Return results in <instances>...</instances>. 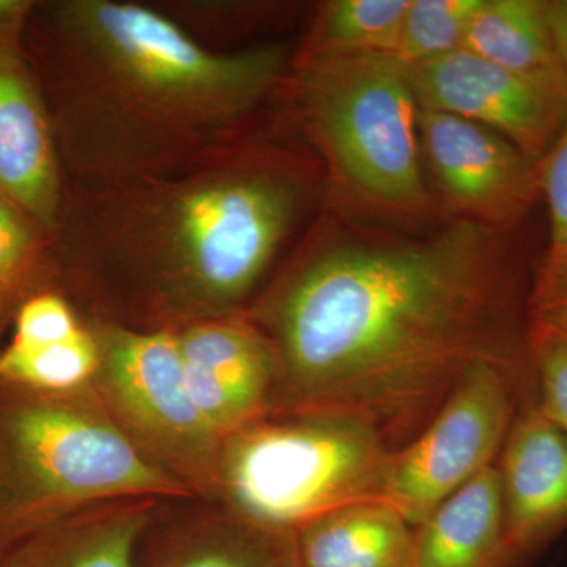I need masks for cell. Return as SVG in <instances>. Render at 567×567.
I'll return each instance as SVG.
<instances>
[{
	"instance_id": "obj_1",
	"label": "cell",
	"mask_w": 567,
	"mask_h": 567,
	"mask_svg": "<svg viewBox=\"0 0 567 567\" xmlns=\"http://www.w3.org/2000/svg\"><path fill=\"white\" fill-rule=\"evenodd\" d=\"M257 323L276 354L270 415L368 425L391 451L427 425L470 369L527 357L507 324L494 227L316 254Z\"/></svg>"
},
{
	"instance_id": "obj_2",
	"label": "cell",
	"mask_w": 567,
	"mask_h": 567,
	"mask_svg": "<svg viewBox=\"0 0 567 567\" xmlns=\"http://www.w3.org/2000/svg\"><path fill=\"white\" fill-rule=\"evenodd\" d=\"M21 48L73 192L175 177L233 151L290 65L286 44L207 50L159 11L117 0L35 2Z\"/></svg>"
},
{
	"instance_id": "obj_3",
	"label": "cell",
	"mask_w": 567,
	"mask_h": 567,
	"mask_svg": "<svg viewBox=\"0 0 567 567\" xmlns=\"http://www.w3.org/2000/svg\"><path fill=\"white\" fill-rule=\"evenodd\" d=\"M309 193L292 156L249 141L175 177L66 189L50 234L54 278L126 295L142 330L240 315Z\"/></svg>"
},
{
	"instance_id": "obj_4",
	"label": "cell",
	"mask_w": 567,
	"mask_h": 567,
	"mask_svg": "<svg viewBox=\"0 0 567 567\" xmlns=\"http://www.w3.org/2000/svg\"><path fill=\"white\" fill-rule=\"evenodd\" d=\"M192 494L123 431L92 388L35 394L0 417L6 543L104 503Z\"/></svg>"
},
{
	"instance_id": "obj_5",
	"label": "cell",
	"mask_w": 567,
	"mask_h": 567,
	"mask_svg": "<svg viewBox=\"0 0 567 567\" xmlns=\"http://www.w3.org/2000/svg\"><path fill=\"white\" fill-rule=\"evenodd\" d=\"M393 451L368 425L333 415H268L223 442L216 495L230 513L298 529L382 502Z\"/></svg>"
},
{
	"instance_id": "obj_6",
	"label": "cell",
	"mask_w": 567,
	"mask_h": 567,
	"mask_svg": "<svg viewBox=\"0 0 567 567\" xmlns=\"http://www.w3.org/2000/svg\"><path fill=\"white\" fill-rule=\"evenodd\" d=\"M301 117L341 177L391 208H417L425 188L409 66L386 52H305L293 71Z\"/></svg>"
},
{
	"instance_id": "obj_7",
	"label": "cell",
	"mask_w": 567,
	"mask_h": 567,
	"mask_svg": "<svg viewBox=\"0 0 567 567\" xmlns=\"http://www.w3.org/2000/svg\"><path fill=\"white\" fill-rule=\"evenodd\" d=\"M102 361L93 393L123 431L192 491L216 495L223 439L197 409L174 330L93 324Z\"/></svg>"
},
{
	"instance_id": "obj_8",
	"label": "cell",
	"mask_w": 567,
	"mask_h": 567,
	"mask_svg": "<svg viewBox=\"0 0 567 567\" xmlns=\"http://www.w3.org/2000/svg\"><path fill=\"white\" fill-rule=\"evenodd\" d=\"M529 374V353L470 369L423 431L391 454L382 502L417 528L458 488L494 466L527 401Z\"/></svg>"
},
{
	"instance_id": "obj_9",
	"label": "cell",
	"mask_w": 567,
	"mask_h": 567,
	"mask_svg": "<svg viewBox=\"0 0 567 567\" xmlns=\"http://www.w3.org/2000/svg\"><path fill=\"white\" fill-rule=\"evenodd\" d=\"M409 73L417 106L487 126L529 159L547 155L566 122L567 80L525 76L465 50Z\"/></svg>"
},
{
	"instance_id": "obj_10",
	"label": "cell",
	"mask_w": 567,
	"mask_h": 567,
	"mask_svg": "<svg viewBox=\"0 0 567 567\" xmlns=\"http://www.w3.org/2000/svg\"><path fill=\"white\" fill-rule=\"evenodd\" d=\"M174 331L193 401L223 442L270 415L278 365L270 339L251 317H223Z\"/></svg>"
},
{
	"instance_id": "obj_11",
	"label": "cell",
	"mask_w": 567,
	"mask_h": 567,
	"mask_svg": "<svg viewBox=\"0 0 567 567\" xmlns=\"http://www.w3.org/2000/svg\"><path fill=\"white\" fill-rule=\"evenodd\" d=\"M417 128L443 192L472 221L495 224L516 218L536 185L532 159L509 141L447 112H417Z\"/></svg>"
},
{
	"instance_id": "obj_12",
	"label": "cell",
	"mask_w": 567,
	"mask_h": 567,
	"mask_svg": "<svg viewBox=\"0 0 567 567\" xmlns=\"http://www.w3.org/2000/svg\"><path fill=\"white\" fill-rule=\"evenodd\" d=\"M66 183L50 107L21 47H0V196L51 234Z\"/></svg>"
},
{
	"instance_id": "obj_13",
	"label": "cell",
	"mask_w": 567,
	"mask_h": 567,
	"mask_svg": "<svg viewBox=\"0 0 567 567\" xmlns=\"http://www.w3.org/2000/svg\"><path fill=\"white\" fill-rule=\"evenodd\" d=\"M507 544L518 565L567 532V435L527 398L496 461Z\"/></svg>"
},
{
	"instance_id": "obj_14",
	"label": "cell",
	"mask_w": 567,
	"mask_h": 567,
	"mask_svg": "<svg viewBox=\"0 0 567 567\" xmlns=\"http://www.w3.org/2000/svg\"><path fill=\"white\" fill-rule=\"evenodd\" d=\"M153 499L104 503L47 525L14 544L0 567H140Z\"/></svg>"
},
{
	"instance_id": "obj_15",
	"label": "cell",
	"mask_w": 567,
	"mask_h": 567,
	"mask_svg": "<svg viewBox=\"0 0 567 567\" xmlns=\"http://www.w3.org/2000/svg\"><path fill=\"white\" fill-rule=\"evenodd\" d=\"M102 361L99 338L80 317L54 308L25 312L0 350V380L35 394H71L92 388Z\"/></svg>"
},
{
	"instance_id": "obj_16",
	"label": "cell",
	"mask_w": 567,
	"mask_h": 567,
	"mask_svg": "<svg viewBox=\"0 0 567 567\" xmlns=\"http://www.w3.org/2000/svg\"><path fill=\"white\" fill-rule=\"evenodd\" d=\"M415 567H520L507 544L496 464L416 528Z\"/></svg>"
},
{
	"instance_id": "obj_17",
	"label": "cell",
	"mask_w": 567,
	"mask_h": 567,
	"mask_svg": "<svg viewBox=\"0 0 567 567\" xmlns=\"http://www.w3.org/2000/svg\"><path fill=\"white\" fill-rule=\"evenodd\" d=\"M416 528L383 502L316 518L297 532L300 567H415Z\"/></svg>"
},
{
	"instance_id": "obj_18",
	"label": "cell",
	"mask_w": 567,
	"mask_h": 567,
	"mask_svg": "<svg viewBox=\"0 0 567 567\" xmlns=\"http://www.w3.org/2000/svg\"><path fill=\"white\" fill-rule=\"evenodd\" d=\"M140 567H300L297 533L227 509L144 544Z\"/></svg>"
},
{
	"instance_id": "obj_19",
	"label": "cell",
	"mask_w": 567,
	"mask_h": 567,
	"mask_svg": "<svg viewBox=\"0 0 567 567\" xmlns=\"http://www.w3.org/2000/svg\"><path fill=\"white\" fill-rule=\"evenodd\" d=\"M461 50L525 76L567 80L539 0H483Z\"/></svg>"
},
{
	"instance_id": "obj_20",
	"label": "cell",
	"mask_w": 567,
	"mask_h": 567,
	"mask_svg": "<svg viewBox=\"0 0 567 567\" xmlns=\"http://www.w3.org/2000/svg\"><path fill=\"white\" fill-rule=\"evenodd\" d=\"M51 279L50 234L0 196V324Z\"/></svg>"
},
{
	"instance_id": "obj_21",
	"label": "cell",
	"mask_w": 567,
	"mask_h": 567,
	"mask_svg": "<svg viewBox=\"0 0 567 567\" xmlns=\"http://www.w3.org/2000/svg\"><path fill=\"white\" fill-rule=\"evenodd\" d=\"M410 0H334L324 7L306 52L395 54Z\"/></svg>"
},
{
	"instance_id": "obj_22",
	"label": "cell",
	"mask_w": 567,
	"mask_h": 567,
	"mask_svg": "<svg viewBox=\"0 0 567 567\" xmlns=\"http://www.w3.org/2000/svg\"><path fill=\"white\" fill-rule=\"evenodd\" d=\"M483 0H410L395 58L412 66L461 50Z\"/></svg>"
},
{
	"instance_id": "obj_23",
	"label": "cell",
	"mask_w": 567,
	"mask_h": 567,
	"mask_svg": "<svg viewBox=\"0 0 567 567\" xmlns=\"http://www.w3.org/2000/svg\"><path fill=\"white\" fill-rule=\"evenodd\" d=\"M527 342L537 405L567 435V334L529 327Z\"/></svg>"
},
{
	"instance_id": "obj_24",
	"label": "cell",
	"mask_w": 567,
	"mask_h": 567,
	"mask_svg": "<svg viewBox=\"0 0 567 567\" xmlns=\"http://www.w3.org/2000/svg\"><path fill=\"white\" fill-rule=\"evenodd\" d=\"M529 327L567 334V248H548L528 301Z\"/></svg>"
},
{
	"instance_id": "obj_25",
	"label": "cell",
	"mask_w": 567,
	"mask_h": 567,
	"mask_svg": "<svg viewBox=\"0 0 567 567\" xmlns=\"http://www.w3.org/2000/svg\"><path fill=\"white\" fill-rule=\"evenodd\" d=\"M539 183L550 218V248H567V117L557 141L544 156Z\"/></svg>"
},
{
	"instance_id": "obj_26",
	"label": "cell",
	"mask_w": 567,
	"mask_h": 567,
	"mask_svg": "<svg viewBox=\"0 0 567 567\" xmlns=\"http://www.w3.org/2000/svg\"><path fill=\"white\" fill-rule=\"evenodd\" d=\"M33 0H0V47H21Z\"/></svg>"
},
{
	"instance_id": "obj_27",
	"label": "cell",
	"mask_w": 567,
	"mask_h": 567,
	"mask_svg": "<svg viewBox=\"0 0 567 567\" xmlns=\"http://www.w3.org/2000/svg\"><path fill=\"white\" fill-rule=\"evenodd\" d=\"M546 11L555 52L567 74V0L546 2Z\"/></svg>"
}]
</instances>
